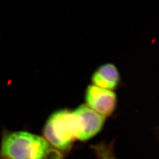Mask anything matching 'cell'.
Wrapping results in <instances>:
<instances>
[{
    "mask_svg": "<svg viewBox=\"0 0 159 159\" xmlns=\"http://www.w3.org/2000/svg\"><path fill=\"white\" fill-rule=\"evenodd\" d=\"M51 147L44 137L27 131L6 133L2 137L0 159H45Z\"/></svg>",
    "mask_w": 159,
    "mask_h": 159,
    "instance_id": "cell-1",
    "label": "cell"
},
{
    "mask_svg": "<svg viewBox=\"0 0 159 159\" xmlns=\"http://www.w3.org/2000/svg\"><path fill=\"white\" fill-rule=\"evenodd\" d=\"M91 81L93 85L113 91L119 85V71L113 64H104L97 68L94 72Z\"/></svg>",
    "mask_w": 159,
    "mask_h": 159,
    "instance_id": "cell-5",
    "label": "cell"
},
{
    "mask_svg": "<svg viewBox=\"0 0 159 159\" xmlns=\"http://www.w3.org/2000/svg\"><path fill=\"white\" fill-rule=\"evenodd\" d=\"M87 106L105 118L113 113L117 105V96L113 91L89 85L85 92Z\"/></svg>",
    "mask_w": 159,
    "mask_h": 159,
    "instance_id": "cell-4",
    "label": "cell"
},
{
    "mask_svg": "<svg viewBox=\"0 0 159 159\" xmlns=\"http://www.w3.org/2000/svg\"><path fill=\"white\" fill-rule=\"evenodd\" d=\"M44 139L54 149L68 152L77 140V129L73 111L63 110L52 114L43 129Z\"/></svg>",
    "mask_w": 159,
    "mask_h": 159,
    "instance_id": "cell-2",
    "label": "cell"
},
{
    "mask_svg": "<svg viewBox=\"0 0 159 159\" xmlns=\"http://www.w3.org/2000/svg\"><path fill=\"white\" fill-rule=\"evenodd\" d=\"M158 131H159V130H158Z\"/></svg>",
    "mask_w": 159,
    "mask_h": 159,
    "instance_id": "cell-7",
    "label": "cell"
},
{
    "mask_svg": "<svg viewBox=\"0 0 159 159\" xmlns=\"http://www.w3.org/2000/svg\"><path fill=\"white\" fill-rule=\"evenodd\" d=\"M73 113L77 125V140L85 142L102 130L106 118L87 105H81Z\"/></svg>",
    "mask_w": 159,
    "mask_h": 159,
    "instance_id": "cell-3",
    "label": "cell"
},
{
    "mask_svg": "<svg viewBox=\"0 0 159 159\" xmlns=\"http://www.w3.org/2000/svg\"><path fill=\"white\" fill-rule=\"evenodd\" d=\"M97 159H117L114 151V142L98 143L91 146Z\"/></svg>",
    "mask_w": 159,
    "mask_h": 159,
    "instance_id": "cell-6",
    "label": "cell"
}]
</instances>
